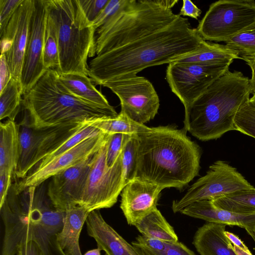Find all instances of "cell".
<instances>
[{
	"label": "cell",
	"mask_w": 255,
	"mask_h": 255,
	"mask_svg": "<svg viewBox=\"0 0 255 255\" xmlns=\"http://www.w3.org/2000/svg\"><path fill=\"white\" fill-rule=\"evenodd\" d=\"M201 12V10L192 1L183 0L178 14L181 16H186L197 20Z\"/></svg>",
	"instance_id": "41"
},
{
	"label": "cell",
	"mask_w": 255,
	"mask_h": 255,
	"mask_svg": "<svg viewBox=\"0 0 255 255\" xmlns=\"http://www.w3.org/2000/svg\"><path fill=\"white\" fill-rule=\"evenodd\" d=\"M89 213L80 206L73 207L65 211L63 228L57 235L58 244L65 255H82L79 239Z\"/></svg>",
	"instance_id": "20"
},
{
	"label": "cell",
	"mask_w": 255,
	"mask_h": 255,
	"mask_svg": "<svg viewBox=\"0 0 255 255\" xmlns=\"http://www.w3.org/2000/svg\"><path fill=\"white\" fill-rule=\"evenodd\" d=\"M20 84L12 78L0 93V120L8 118L15 122V119L23 106Z\"/></svg>",
	"instance_id": "28"
},
{
	"label": "cell",
	"mask_w": 255,
	"mask_h": 255,
	"mask_svg": "<svg viewBox=\"0 0 255 255\" xmlns=\"http://www.w3.org/2000/svg\"><path fill=\"white\" fill-rule=\"evenodd\" d=\"M44 66L46 70L58 68L59 65L58 41L55 24L49 14L45 23L43 52Z\"/></svg>",
	"instance_id": "29"
},
{
	"label": "cell",
	"mask_w": 255,
	"mask_h": 255,
	"mask_svg": "<svg viewBox=\"0 0 255 255\" xmlns=\"http://www.w3.org/2000/svg\"><path fill=\"white\" fill-rule=\"evenodd\" d=\"M93 155L51 177L47 195L58 210L65 212L78 205Z\"/></svg>",
	"instance_id": "14"
},
{
	"label": "cell",
	"mask_w": 255,
	"mask_h": 255,
	"mask_svg": "<svg viewBox=\"0 0 255 255\" xmlns=\"http://www.w3.org/2000/svg\"><path fill=\"white\" fill-rule=\"evenodd\" d=\"M225 234L230 240L233 245H235L245 251H250L248 248L244 244V243L239 238L238 236L231 232H229L226 231H225Z\"/></svg>",
	"instance_id": "43"
},
{
	"label": "cell",
	"mask_w": 255,
	"mask_h": 255,
	"mask_svg": "<svg viewBox=\"0 0 255 255\" xmlns=\"http://www.w3.org/2000/svg\"><path fill=\"white\" fill-rule=\"evenodd\" d=\"M180 213L208 222L237 226L255 233V214H239L217 207L211 200L194 202Z\"/></svg>",
	"instance_id": "17"
},
{
	"label": "cell",
	"mask_w": 255,
	"mask_h": 255,
	"mask_svg": "<svg viewBox=\"0 0 255 255\" xmlns=\"http://www.w3.org/2000/svg\"><path fill=\"white\" fill-rule=\"evenodd\" d=\"M109 136V134H108ZM108 136L92 158L89 172L78 206L90 212L114 205L125 186L122 152L111 167L107 165Z\"/></svg>",
	"instance_id": "6"
},
{
	"label": "cell",
	"mask_w": 255,
	"mask_h": 255,
	"mask_svg": "<svg viewBox=\"0 0 255 255\" xmlns=\"http://www.w3.org/2000/svg\"><path fill=\"white\" fill-rule=\"evenodd\" d=\"M218 208L233 212L255 214V188L254 187L211 200Z\"/></svg>",
	"instance_id": "25"
},
{
	"label": "cell",
	"mask_w": 255,
	"mask_h": 255,
	"mask_svg": "<svg viewBox=\"0 0 255 255\" xmlns=\"http://www.w3.org/2000/svg\"><path fill=\"white\" fill-rule=\"evenodd\" d=\"M247 232L249 233V235L251 236V237L253 238V239L255 242V233L251 231H247Z\"/></svg>",
	"instance_id": "46"
},
{
	"label": "cell",
	"mask_w": 255,
	"mask_h": 255,
	"mask_svg": "<svg viewBox=\"0 0 255 255\" xmlns=\"http://www.w3.org/2000/svg\"><path fill=\"white\" fill-rule=\"evenodd\" d=\"M163 189L155 184L138 178L128 182L121 192L120 204L128 224L134 226L156 208Z\"/></svg>",
	"instance_id": "15"
},
{
	"label": "cell",
	"mask_w": 255,
	"mask_h": 255,
	"mask_svg": "<svg viewBox=\"0 0 255 255\" xmlns=\"http://www.w3.org/2000/svg\"><path fill=\"white\" fill-rule=\"evenodd\" d=\"M186 132L167 126L148 128L138 133L135 178L163 189H181L187 185L198 175L201 150Z\"/></svg>",
	"instance_id": "2"
},
{
	"label": "cell",
	"mask_w": 255,
	"mask_h": 255,
	"mask_svg": "<svg viewBox=\"0 0 255 255\" xmlns=\"http://www.w3.org/2000/svg\"><path fill=\"white\" fill-rule=\"evenodd\" d=\"M232 63H182L168 64L166 79L171 91L179 99L185 115L193 102L218 78L229 70Z\"/></svg>",
	"instance_id": "8"
},
{
	"label": "cell",
	"mask_w": 255,
	"mask_h": 255,
	"mask_svg": "<svg viewBox=\"0 0 255 255\" xmlns=\"http://www.w3.org/2000/svg\"><path fill=\"white\" fill-rule=\"evenodd\" d=\"M250 101L255 105V95H253L251 98H250Z\"/></svg>",
	"instance_id": "47"
},
{
	"label": "cell",
	"mask_w": 255,
	"mask_h": 255,
	"mask_svg": "<svg viewBox=\"0 0 255 255\" xmlns=\"http://www.w3.org/2000/svg\"><path fill=\"white\" fill-rule=\"evenodd\" d=\"M253 186L236 168L223 160L211 164L206 174L199 178L180 199L173 201L174 213L180 211L190 204L203 200L217 197Z\"/></svg>",
	"instance_id": "9"
},
{
	"label": "cell",
	"mask_w": 255,
	"mask_h": 255,
	"mask_svg": "<svg viewBox=\"0 0 255 255\" xmlns=\"http://www.w3.org/2000/svg\"><path fill=\"white\" fill-rule=\"evenodd\" d=\"M89 124L108 134L122 133L135 135L146 130L149 128L134 121L121 112L116 117L99 119Z\"/></svg>",
	"instance_id": "26"
},
{
	"label": "cell",
	"mask_w": 255,
	"mask_h": 255,
	"mask_svg": "<svg viewBox=\"0 0 255 255\" xmlns=\"http://www.w3.org/2000/svg\"><path fill=\"white\" fill-rule=\"evenodd\" d=\"M137 135H130L128 137L122 151V161L125 185L135 176L138 146Z\"/></svg>",
	"instance_id": "31"
},
{
	"label": "cell",
	"mask_w": 255,
	"mask_h": 255,
	"mask_svg": "<svg viewBox=\"0 0 255 255\" xmlns=\"http://www.w3.org/2000/svg\"><path fill=\"white\" fill-rule=\"evenodd\" d=\"M19 152V125L8 120L0 124V174L14 173Z\"/></svg>",
	"instance_id": "21"
},
{
	"label": "cell",
	"mask_w": 255,
	"mask_h": 255,
	"mask_svg": "<svg viewBox=\"0 0 255 255\" xmlns=\"http://www.w3.org/2000/svg\"><path fill=\"white\" fill-rule=\"evenodd\" d=\"M226 226L207 222L198 229L193 245L200 255H237L233 245L225 234Z\"/></svg>",
	"instance_id": "18"
},
{
	"label": "cell",
	"mask_w": 255,
	"mask_h": 255,
	"mask_svg": "<svg viewBox=\"0 0 255 255\" xmlns=\"http://www.w3.org/2000/svg\"><path fill=\"white\" fill-rule=\"evenodd\" d=\"M255 23V0H220L210 5L197 29L204 40L226 42Z\"/></svg>",
	"instance_id": "7"
},
{
	"label": "cell",
	"mask_w": 255,
	"mask_h": 255,
	"mask_svg": "<svg viewBox=\"0 0 255 255\" xmlns=\"http://www.w3.org/2000/svg\"><path fill=\"white\" fill-rule=\"evenodd\" d=\"M250 94L249 78L228 70L191 105L184 116L183 129L202 141L236 130L235 116Z\"/></svg>",
	"instance_id": "3"
},
{
	"label": "cell",
	"mask_w": 255,
	"mask_h": 255,
	"mask_svg": "<svg viewBox=\"0 0 255 255\" xmlns=\"http://www.w3.org/2000/svg\"><path fill=\"white\" fill-rule=\"evenodd\" d=\"M102 132H103L100 129L89 123L61 145L48 153L31 170L44 166L53 158L71 149L83 140Z\"/></svg>",
	"instance_id": "30"
},
{
	"label": "cell",
	"mask_w": 255,
	"mask_h": 255,
	"mask_svg": "<svg viewBox=\"0 0 255 255\" xmlns=\"http://www.w3.org/2000/svg\"><path fill=\"white\" fill-rule=\"evenodd\" d=\"M48 13L57 29L58 74L88 76V57L95 56V37L92 23L86 17L79 0H47Z\"/></svg>",
	"instance_id": "5"
},
{
	"label": "cell",
	"mask_w": 255,
	"mask_h": 255,
	"mask_svg": "<svg viewBox=\"0 0 255 255\" xmlns=\"http://www.w3.org/2000/svg\"><path fill=\"white\" fill-rule=\"evenodd\" d=\"M16 255H43L37 245L33 241L22 242L17 247Z\"/></svg>",
	"instance_id": "39"
},
{
	"label": "cell",
	"mask_w": 255,
	"mask_h": 255,
	"mask_svg": "<svg viewBox=\"0 0 255 255\" xmlns=\"http://www.w3.org/2000/svg\"><path fill=\"white\" fill-rule=\"evenodd\" d=\"M177 0H126L97 31L96 56L88 76L101 85L136 76L147 68L169 64L209 44L188 19L174 13Z\"/></svg>",
	"instance_id": "1"
},
{
	"label": "cell",
	"mask_w": 255,
	"mask_h": 255,
	"mask_svg": "<svg viewBox=\"0 0 255 255\" xmlns=\"http://www.w3.org/2000/svg\"><path fill=\"white\" fill-rule=\"evenodd\" d=\"M22 103L30 125L36 129L65 124H89L118 115L114 108H104L72 95L55 69L45 71L24 95Z\"/></svg>",
	"instance_id": "4"
},
{
	"label": "cell",
	"mask_w": 255,
	"mask_h": 255,
	"mask_svg": "<svg viewBox=\"0 0 255 255\" xmlns=\"http://www.w3.org/2000/svg\"><path fill=\"white\" fill-rule=\"evenodd\" d=\"M102 86L110 89L119 98L121 112L134 121L144 124L158 113L159 99L152 83L143 77L131 76L108 81Z\"/></svg>",
	"instance_id": "10"
},
{
	"label": "cell",
	"mask_w": 255,
	"mask_h": 255,
	"mask_svg": "<svg viewBox=\"0 0 255 255\" xmlns=\"http://www.w3.org/2000/svg\"><path fill=\"white\" fill-rule=\"evenodd\" d=\"M128 136L130 135L122 133L109 134L106 157L108 166H112L116 162Z\"/></svg>",
	"instance_id": "34"
},
{
	"label": "cell",
	"mask_w": 255,
	"mask_h": 255,
	"mask_svg": "<svg viewBox=\"0 0 255 255\" xmlns=\"http://www.w3.org/2000/svg\"><path fill=\"white\" fill-rule=\"evenodd\" d=\"M23 0H0V34Z\"/></svg>",
	"instance_id": "36"
},
{
	"label": "cell",
	"mask_w": 255,
	"mask_h": 255,
	"mask_svg": "<svg viewBox=\"0 0 255 255\" xmlns=\"http://www.w3.org/2000/svg\"><path fill=\"white\" fill-rule=\"evenodd\" d=\"M85 223L88 235L107 255H139L131 244L105 221L99 210L90 212Z\"/></svg>",
	"instance_id": "16"
},
{
	"label": "cell",
	"mask_w": 255,
	"mask_h": 255,
	"mask_svg": "<svg viewBox=\"0 0 255 255\" xmlns=\"http://www.w3.org/2000/svg\"><path fill=\"white\" fill-rule=\"evenodd\" d=\"M12 78L10 70L8 65L5 54L0 57V93L2 91Z\"/></svg>",
	"instance_id": "38"
},
{
	"label": "cell",
	"mask_w": 255,
	"mask_h": 255,
	"mask_svg": "<svg viewBox=\"0 0 255 255\" xmlns=\"http://www.w3.org/2000/svg\"><path fill=\"white\" fill-rule=\"evenodd\" d=\"M236 59H240L239 54L225 45L209 42L205 47L177 61L198 63H232Z\"/></svg>",
	"instance_id": "27"
},
{
	"label": "cell",
	"mask_w": 255,
	"mask_h": 255,
	"mask_svg": "<svg viewBox=\"0 0 255 255\" xmlns=\"http://www.w3.org/2000/svg\"><path fill=\"white\" fill-rule=\"evenodd\" d=\"M239 56L247 63L252 70V76L250 79V93L255 95V53L240 54Z\"/></svg>",
	"instance_id": "42"
},
{
	"label": "cell",
	"mask_w": 255,
	"mask_h": 255,
	"mask_svg": "<svg viewBox=\"0 0 255 255\" xmlns=\"http://www.w3.org/2000/svg\"><path fill=\"white\" fill-rule=\"evenodd\" d=\"M18 125V159L14 173L17 178L23 179L30 171L31 162L50 128L41 129L32 128L25 114Z\"/></svg>",
	"instance_id": "19"
},
{
	"label": "cell",
	"mask_w": 255,
	"mask_h": 255,
	"mask_svg": "<svg viewBox=\"0 0 255 255\" xmlns=\"http://www.w3.org/2000/svg\"><path fill=\"white\" fill-rule=\"evenodd\" d=\"M109 0H79L87 19L93 22L98 16Z\"/></svg>",
	"instance_id": "37"
},
{
	"label": "cell",
	"mask_w": 255,
	"mask_h": 255,
	"mask_svg": "<svg viewBox=\"0 0 255 255\" xmlns=\"http://www.w3.org/2000/svg\"><path fill=\"white\" fill-rule=\"evenodd\" d=\"M234 123L236 130L255 138V105L250 99L237 112Z\"/></svg>",
	"instance_id": "32"
},
{
	"label": "cell",
	"mask_w": 255,
	"mask_h": 255,
	"mask_svg": "<svg viewBox=\"0 0 255 255\" xmlns=\"http://www.w3.org/2000/svg\"><path fill=\"white\" fill-rule=\"evenodd\" d=\"M131 245L139 255H196L183 243L166 242L139 235Z\"/></svg>",
	"instance_id": "24"
},
{
	"label": "cell",
	"mask_w": 255,
	"mask_h": 255,
	"mask_svg": "<svg viewBox=\"0 0 255 255\" xmlns=\"http://www.w3.org/2000/svg\"><path fill=\"white\" fill-rule=\"evenodd\" d=\"M34 0H23L0 34L1 54H5L12 78L20 86L23 60Z\"/></svg>",
	"instance_id": "12"
},
{
	"label": "cell",
	"mask_w": 255,
	"mask_h": 255,
	"mask_svg": "<svg viewBox=\"0 0 255 255\" xmlns=\"http://www.w3.org/2000/svg\"><path fill=\"white\" fill-rule=\"evenodd\" d=\"M108 136V134L102 132L87 138L44 166L32 169L17 184L15 189L16 194L18 195L30 187L39 186L47 179L93 155L104 144Z\"/></svg>",
	"instance_id": "13"
},
{
	"label": "cell",
	"mask_w": 255,
	"mask_h": 255,
	"mask_svg": "<svg viewBox=\"0 0 255 255\" xmlns=\"http://www.w3.org/2000/svg\"><path fill=\"white\" fill-rule=\"evenodd\" d=\"M233 249L237 255H253L251 251H245L235 245H233Z\"/></svg>",
	"instance_id": "44"
},
{
	"label": "cell",
	"mask_w": 255,
	"mask_h": 255,
	"mask_svg": "<svg viewBox=\"0 0 255 255\" xmlns=\"http://www.w3.org/2000/svg\"><path fill=\"white\" fill-rule=\"evenodd\" d=\"M58 74L61 83L72 95L104 108H114L104 95L96 88L88 76L79 73Z\"/></svg>",
	"instance_id": "22"
},
{
	"label": "cell",
	"mask_w": 255,
	"mask_h": 255,
	"mask_svg": "<svg viewBox=\"0 0 255 255\" xmlns=\"http://www.w3.org/2000/svg\"><path fill=\"white\" fill-rule=\"evenodd\" d=\"M101 250L97 248L87 251L84 255H101Z\"/></svg>",
	"instance_id": "45"
},
{
	"label": "cell",
	"mask_w": 255,
	"mask_h": 255,
	"mask_svg": "<svg viewBox=\"0 0 255 255\" xmlns=\"http://www.w3.org/2000/svg\"><path fill=\"white\" fill-rule=\"evenodd\" d=\"M12 173L4 172L0 174V208L2 206L8 195L11 185Z\"/></svg>",
	"instance_id": "40"
},
{
	"label": "cell",
	"mask_w": 255,
	"mask_h": 255,
	"mask_svg": "<svg viewBox=\"0 0 255 255\" xmlns=\"http://www.w3.org/2000/svg\"><path fill=\"white\" fill-rule=\"evenodd\" d=\"M47 14V0H34L21 75L22 95L27 94L47 70L43 64V52Z\"/></svg>",
	"instance_id": "11"
},
{
	"label": "cell",
	"mask_w": 255,
	"mask_h": 255,
	"mask_svg": "<svg viewBox=\"0 0 255 255\" xmlns=\"http://www.w3.org/2000/svg\"><path fill=\"white\" fill-rule=\"evenodd\" d=\"M126 0H109L98 16L92 22L94 29L97 30L103 26L124 5Z\"/></svg>",
	"instance_id": "35"
},
{
	"label": "cell",
	"mask_w": 255,
	"mask_h": 255,
	"mask_svg": "<svg viewBox=\"0 0 255 255\" xmlns=\"http://www.w3.org/2000/svg\"><path fill=\"white\" fill-rule=\"evenodd\" d=\"M225 43L228 48L239 55L255 53V23Z\"/></svg>",
	"instance_id": "33"
},
{
	"label": "cell",
	"mask_w": 255,
	"mask_h": 255,
	"mask_svg": "<svg viewBox=\"0 0 255 255\" xmlns=\"http://www.w3.org/2000/svg\"><path fill=\"white\" fill-rule=\"evenodd\" d=\"M134 226L147 238L166 242L178 241L173 227L157 207L140 220Z\"/></svg>",
	"instance_id": "23"
}]
</instances>
